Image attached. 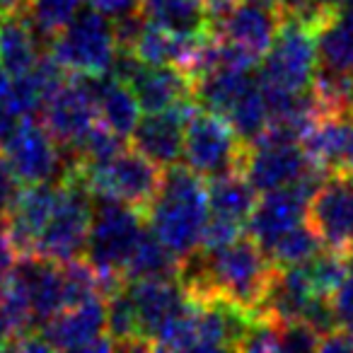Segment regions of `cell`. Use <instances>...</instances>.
Masks as SVG:
<instances>
[{"mask_svg": "<svg viewBox=\"0 0 353 353\" xmlns=\"http://www.w3.org/2000/svg\"><path fill=\"white\" fill-rule=\"evenodd\" d=\"M351 176H353V174H351Z\"/></svg>", "mask_w": 353, "mask_h": 353, "instance_id": "cell-38", "label": "cell"}, {"mask_svg": "<svg viewBox=\"0 0 353 353\" xmlns=\"http://www.w3.org/2000/svg\"><path fill=\"white\" fill-rule=\"evenodd\" d=\"M32 0H0V12H27Z\"/></svg>", "mask_w": 353, "mask_h": 353, "instance_id": "cell-33", "label": "cell"}, {"mask_svg": "<svg viewBox=\"0 0 353 353\" xmlns=\"http://www.w3.org/2000/svg\"><path fill=\"white\" fill-rule=\"evenodd\" d=\"M310 167L300 138L269 126L256 141L247 143L240 172L256 194H266L295 184Z\"/></svg>", "mask_w": 353, "mask_h": 353, "instance_id": "cell-9", "label": "cell"}, {"mask_svg": "<svg viewBox=\"0 0 353 353\" xmlns=\"http://www.w3.org/2000/svg\"><path fill=\"white\" fill-rule=\"evenodd\" d=\"M20 119L15 104H12V83L6 68L0 65V138L12 128V123Z\"/></svg>", "mask_w": 353, "mask_h": 353, "instance_id": "cell-31", "label": "cell"}, {"mask_svg": "<svg viewBox=\"0 0 353 353\" xmlns=\"http://www.w3.org/2000/svg\"><path fill=\"white\" fill-rule=\"evenodd\" d=\"M92 194L80 182V176L65 167V172L56 182V201L34 245V254L59 261V264L83 256L90 221H92Z\"/></svg>", "mask_w": 353, "mask_h": 353, "instance_id": "cell-5", "label": "cell"}, {"mask_svg": "<svg viewBox=\"0 0 353 353\" xmlns=\"http://www.w3.org/2000/svg\"><path fill=\"white\" fill-rule=\"evenodd\" d=\"M0 155L22 184H46L61 179L68 167L63 148L34 117H20L0 138Z\"/></svg>", "mask_w": 353, "mask_h": 353, "instance_id": "cell-10", "label": "cell"}, {"mask_svg": "<svg viewBox=\"0 0 353 353\" xmlns=\"http://www.w3.org/2000/svg\"><path fill=\"white\" fill-rule=\"evenodd\" d=\"M80 10V0H32L27 20L41 41L49 44Z\"/></svg>", "mask_w": 353, "mask_h": 353, "instance_id": "cell-28", "label": "cell"}, {"mask_svg": "<svg viewBox=\"0 0 353 353\" xmlns=\"http://www.w3.org/2000/svg\"><path fill=\"white\" fill-rule=\"evenodd\" d=\"M317 65L334 73H353V20L343 10L317 30Z\"/></svg>", "mask_w": 353, "mask_h": 353, "instance_id": "cell-25", "label": "cell"}, {"mask_svg": "<svg viewBox=\"0 0 353 353\" xmlns=\"http://www.w3.org/2000/svg\"><path fill=\"white\" fill-rule=\"evenodd\" d=\"M247 143L237 136L225 117L196 107L184 121L182 160L184 167L206 182L218 174L240 170Z\"/></svg>", "mask_w": 353, "mask_h": 353, "instance_id": "cell-7", "label": "cell"}, {"mask_svg": "<svg viewBox=\"0 0 353 353\" xmlns=\"http://www.w3.org/2000/svg\"><path fill=\"white\" fill-rule=\"evenodd\" d=\"M148 228L182 261L201 247L208 221L206 184L189 167L172 165L162 172L160 187L145 213Z\"/></svg>", "mask_w": 353, "mask_h": 353, "instance_id": "cell-2", "label": "cell"}, {"mask_svg": "<svg viewBox=\"0 0 353 353\" xmlns=\"http://www.w3.org/2000/svg\"><path fill=\"white\" fill-rule=\"evenodd\" d=\"M348 114H351V117H353V102H351V109H348Z\"/></svg>", "mask_w": 353, "mask_h": 353, "instance_id": "cell-37", "label": "cell"}, {"mask_svg": "<svg viewBox=\"0 0 353 353\" xmlns=\"http://www.w3.org/2000/svg\"><path fill=\"white\" fill-rule=\"evenodd\" d=\"M319 250H324L314 230L303 221L300 225L290 228L285 235H281L274 245L266 250V256L274 266H295L310 261Z\"/></svg>", "mask_w": 353, "mask_h": 353, "instance_id": "cell-27", "label": "cell"}, {"mask_svg": "<svg viewBox=\"0 0 353 353\" xmlns=\"http://www.w3.org/2000/svg\"><path fill=\"white\" fill-rule=\"evenodd\" d=\"M182 261L176 259L165 245L155 237L150 228L138 240L136 250H133L131 259H128L126 269H123V281L131 279H170L176 276Z\"/></svg>", "mask_w": 353, "mask_h": 353, "instance_id": "cell-26", "label": "cell"}, {"mask_svg": "<svg viewBox=\"0 0 353 353\" xmlns=\"http://www.w3.org/2000/svg\"><path fill=\"white\" fill-rule=\"evenodd\" d=\"M259 3H266V6H274L276 10L281 12V8H283V3H285V0H259Z\"/></svg>", "mask_w": 353, "mask_h": 353, "instance_id": "cell-36", "label": "cell"}, {"mask_svg": "<svg viewBox=\"0 0 353 353\" xmlns=\"http://www.w3.org/2000/svg\"><path fill=\"white\" fill-rule=\"evenodd\" d=\"M41 54L39 37L25 12H0V65L10 80L34 68Z\"/></svg>", "mask_w": 353, "mask_h": 353, "instance_id": "cell-23", "label": "cell"}, {"mask_svg": "<svg viewBox=\"0 0 353 353\" xmlns=\"http://www.w3.org/2000/svg\"><path fill=\"white\" fill-rule=\"evenodd\" d=\"M123 288L136 307L143 343L148 346V351H152L155 339L187 307L189 293L182 288L176 276H170V279H131L123 281Z\"/></svg>", "mask_w": 353, "mask_h": 353, "instance_id": "cell-15", "label": "cell"}, {"mask_svg": "<svg viewBox=\"0 0 353 353\" xmlns=\"http://www.w3.org/2000/svg\"><path fill=\"white\" fill-rule=\"evenodd\" d=\"M310 165L324 174H353V117L319 114L303 136Z\"/></svg>", "mask_w": 353, "mask_h": 353, "instance_id": "cell-17", "label": "cell"}, {"mask_svg": "<svg viewBox=\"0 0 353 353\" xmlns=\"http://www.w3.org/2000/svg\"><path fill=\"white\" fill-rule=\"evenodd\" d=\"M49 351H114L107 336L104 295H92L78 305L61 310L56 317L37 327Z\"/></svg>", "mask_w": 353, "mask_h": 353, "instance_id": "cell-14", "label": "cell"}, {"mask_svg": "<svg viewBox=\"0 0 353 353\" xmlns=\"http://www.w3.org/2000/svg\"><path fill=\"white\" fill-rule=\"evenodd\" d=\"M92 221H90L88 242H85V261L97 271L102 293L119 288L123 283V269L136 250L138 240L145 232L143 211L119 201L94 199Z\"/></svg>", "mask_w": 353, "mask_h": 353, "instance_id": "cell-3", "label": "cell"}, {"mask_svg": "<svg viewBox=\"0 0 353 353\" xmlns=\"http://www.w3.org/2000/svg\"><path fill=\"white\" fill-rule=\"evenodd\" d=\"M59 182V179H56ZM56 182L27 184L17 196L15 206L6 216V228L17 256L34 254V245L44 230L56 201Z\"/></svg>", "mask_w": 353, "mask_h": 353, "instance_id": "cell-20", "label": "cell"}, {"mask_svg": "<svg viewBox=\"0 0 353 353\" xmlns=\"http://www.w3.org/2000/svg\"><path fill=\"white\" fill-rule=\"evenodd\" d=\"M90 8L107 17H119V15H126V12L136 10V3L138 0H88Z\"/></svg>", "mask_w": 353, "mask_h": 353, "instance_id": "cell-32", "label": "cell"}, {"mask_svg": "<svg viewBox=\"0 0 353 353\" xmlns=\"http://www.w3.org/2000/svg\"><path fill=\"white\" fill-rule=\"evenodd\" d=\"M117 37L107 15L97 10H78V15L49 41V54L70 75L99 78L107 75L117 59Z\"/></svg>", "mask_w": 353, "mask_h": 353, "instance_id": "cell-8", "label": "cell"}, {"mask_svg": "<svg viewBox=\"0 0 353 353\" xmlns=\"http://www.w3.org/2000/svg\"><path fill=\"white\" fill-rule=\"evenodd\" d=\"M206 182L208 221L245 232L256 203V189L247 182V176L240 170L218 174Z\"/></svg>", "mask_w": 353, "mask_h": 353, "instance_id": "cell-21", "label": "cell"}, {"mask_svg": "<svg viewBox=\"0 0 353 353\" xmlns=\"http://www.w3.org/2000/svg\"><path fill=\"white\" fill-rule=\"evenodd\" d=\"M194 107H196V102L162 109V112H148L145 119H138L136 128L128 136L133 148L160 167L176 165L182 157L184 121Z\"/></svg>", "mask_w": 353, "mask_h": 353, "instance_id": "cell-19", "label": "cell"}, {"mask_svg": "<svg viewBox=\"0 0 353 353\" xmlns=\"http://www.w3.org/2000/svg\"><path fill=\"white\" fill-rule=\"evenodd\" d=\"M12 271H15L22 288H25L34 327H41L51 317H56L61 310L68 307V303H65L63 266L59 261L44 259V256H37V254H27V256H17Z\"/></svg>", "mask_w": 353, "mask_h": 353, "instance_id": "cell-18", "label": "cell"}, {"mask_svg": "<svg viewBox=\"0 0 353 353\" xmlns=\"http://www.w3.org/2000/svg\"><path fill=\"white\" fill-rule=\"evenodd\" d=\"M274 319V317H271ZM319 334L307 322H279L276 319V351H317Z\"/></svg>", "mask_w": 353, "mask_h": 353, "instance_id": "cell-29", "label": "cell"}, {"mask_svg": "<svg viewBox=\"0 0 353 353\" xmlns=\"http://www.w3.org/2000/svg\"><path fill=\"white\" fill-rule=\"evenodd\" d=\"M88 187L92 199H107L145 213L162 179V167L136 148H121L117 155L92 165H68Z\"/></svg>", "mask_w": 353, "mask_h": 353, "instance_id": "cell-4", "label": "cell"}, {"mask_svg": "<svg viewBox=\"0 0 353 353\" xmlns=\"http://www.w3.org/2000/svg\"><path fill=\"white\" fill-rule=\"evenodd\" d=\"M10 339H12L10 324H8L6 314H3V310H0V348H8V343H10Z\"/></svg>", "mask_w": 353, "mask_h": 353, "instance_id": "cell-34", "label": "cell"}, {"mask_svg": "<svg viewBox=\"0 0 353 353\" xmlns=\"http://www.w3.org/2000/svg\"><path fill=\"white\" fill-rule=\"evenodd\" d=\"M109 75L123 80L145 112H162L194 102V80L179 65L141 63L128 51H117Z\"/></svg>", "mask_w": 353, "mask_h": 353, "instance_id": "cell-11", "label": "cell"}, {"mask_svg": "<svg viewBox=\"0 0 353 353\" xmlns=\"http://www.w3.org/2000/svg\"><path fill=\"white\" fill-rule=\"evenodd\" d=\"M305 221L322 247L346 252L353 247V176L327 174L310 196Z\"/></svg>", "mask_w": 353, "mask_h": 353, "instance_id": "cell-13", "label": "cell"}, {"mask_svg": "<svg viewBox=\"0 0 353 353\" xmlns=\"http://www.w3.org/2000/svg\"><path fill=\"white\" fill-rule=\"evenodd\" d=\"M279 27L281 12L274 6H266L259 0H237L232 10L218 22L211 37H218L259 63L261 56L274 41Z\"/></svg>", "mask_w": 353, "mask_h": 353, "instance_id": "cell-16", "label": "cell"}, {"mask_svg": "<svg viewBox=\"0 0 353 353\" xmlns=\"http://www.w3.org/2000/svg\"><path fill=\"white\" fill-rule=\"evenodd\" d=\"M39 114L41 123L63 148V152L73 150L80 138L97 123L92 78L68 73V78L49 94Z\"/></svg>", "mask_w": 353, "mask_h": 353, "instance_id": "cell-12", "label": "cell"}, {"mask_svg": "<svg viewBox=\"0 0 353 353\" xmlns=\"http://www.w3.org/2000/svg\"><path fill=\"white\" fill-rule=\"evenodd\" d=\"M317 70V30L298 17H281L274 41L261 56L256 73L264 90L300 94L307 92Z\"/></svg>", "mask_w": 353, "mask_h": 353, "instance_id": "cell-6", "label": "cell"}, {"mask_svg": "<svg viewBox=\"0 0 353 353\" xmlns=\"http://www.w3.org/2000/svg\"><path fill=\"white\" fill-rule=\"evenodd\" d=\"M92 88L94 104H97V121L117 136H131L141 119V104H138L133 90L123 80L109 73L92 78Z\"/></svg>", "mask_w": 353, "mask_h": 353, "instance_id": "cell-22", "label": "cell"}, {"mask_svg": "<svg viewBox=\"0 0 353 353\" xmlns=\"http://www.w3.org/2000/svg\"><path fill=\"white\" fill-rule=\"evenodd\" d=\"M343 261H346V279L353 281V247L343 252Z\"/></svg>", "mask_w": 353, "mask_h": 353, "instance_id": "cell-35", "label": "cell"}, {"mask_svg": "<svg viewBox=\"0 0 353 353\" xmlns=\"http://www.w3.org/2000/svg\"><path fill=\"white\" fill-rule=\"evenodd\" d=\"M22 192V182L12 172V167L6 162V157L0 155V218H6L10 208L15 206L17 196Z\"/></svg>", "mask_w": 353, "mask_h": 353, "instance_id": "cell-30", "label": "cell"}, {"mask_svg": "<svg viewBox=\"0 0 353 353\" xmlns=\"http://www.w3.org/2000/svg\"><path fill=\"white\" fill-rule=\"evenodd\" d=\"M136 12L162 30L187 37H208L206 0H138Z\"/></svg>", "mask_w": 353, "mask_h": 353, "instance_id": "cell-24", "label": "cell"}, {"mask_svg": "<svg viewBox=\"0 0 353 353\" xmlns=\"http://www.w3.org/2000/svg\"><path fill=\"white\" fill-rule=\"evenodd\" d=\"M276 266L250 235L213 250H196L182 259L176 279L196 300H228L259 312Z\"/></svg>", "mask_w": 353, "mask_h": 353, "instance_id": "cell-1", "label": "cell"}]
</instances>
